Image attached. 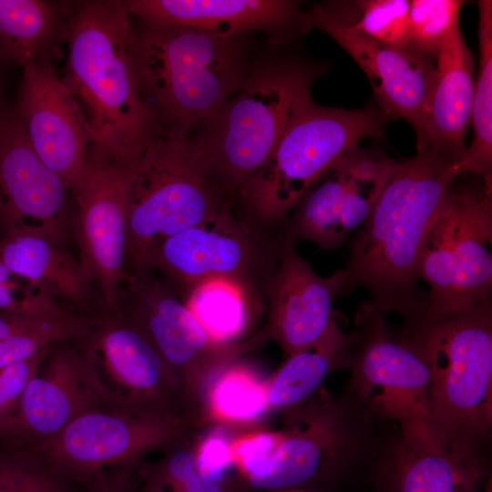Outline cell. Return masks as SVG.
Instances as JSON below:
<instances>
[{
	"label": "cell",
	"instance_id": "39",
	"mask_svg": "<svg viewBox=\"0 0 492 492\" xmlns=\"http://www.w3.org/2000/svg\"><path fill=\"white\" fill-rule=\"evenodd\" d=\"M75 492H139V488L134 471L93 486H76Z\"/></svg>",
	"mask_w": 492,
	"mask_h": 492
},
{
	"label": "cell",
	"instance_id": "29",
	"mask_svg": "<svg viewBox=\"0 0 492 492\" xmlns=\"http://www.w3.org/2000/svg\"><path fill=\"white\" fill-rule=\"evenodd\" d=\"M479 68L470 123L473 140L460 163V174L471 173L492 188V2H477Z\"/></svg>",
	"mask_w": 492,
	"mask_h": 492
},
{
	"label": "cell",
	"instance_id": "6",
	"mask_svg": "<svg viewBox=\"0 0 492 492\" xmlns=\"http://www.w3.org/2000/svg\"><path fill=\"white\" fill-rule=\"evenodd\" d=\"M282 414V440L251 491L337 492L367 482L384 440L368 403L348 389L333 396L322 385Z\"/></svg>",
	"mask_w": 492,
	"mask_h": 492
},
{
	"label": "cell",
	"instance_id": "3",
	"mask_svg": "<svg viewBox=\"0 0 492 492\" xmlns=\"http://www.w3.org/2000/svg\"><path fill=\"white\" fill-rule=\"evenodd\" d=\"M128 51L159 137L177 139H188L239 90L254 55L247 35L151 26L133 18Z\"/></svg>",
	"mask_w": 492,
	"mask_h": 492
},
{
	"label": "cell",
	"instance_id": "34",
	"mask_svg": "<svg viewBox=\"0 0 492 492\" xmlns=\"http://www.w3.org/2000/svg\"><path fill=\"white\" fill-rule=\"evenodd\" d=\"M282 440V430L266 429L242 431L231 437V458L247 492L268 468Z\"/></svg>",
	"mask_w": 492,
	"mask_h": 492
},
{
	"label": "cell",
	"instance_id": "28",
	"mask_svg": "<svg viewBox=\"0 0 492 492\" xmlns=\"http://www.w3.org/2000/svg\"><path fill=\"white\" fill-rule=\"evenodd\" d=\"M266 379L251 365L236 361L208 385L200 407L207 426L243 428L270 412Z\"/></svg>",
	"mask_w": 492,
	"mask_h": 492
},
{
	"label": "cell",
	"instance_id": "2",
	"mask_svg": "<svg viewBox=\"0 0 492 492\" xmlns=\"http://www.w3.org/2000/svg\"><path fill=\"white\" fill-rule=\"evenodd\" d=\"M123 1L82 2L66 19L63 83L88 126L87 162L130 169L159 137L139 96Z\"/></svg>",
	"mask_w": 492,
	"mask_h": 492
},
{
	"label": "cell",
	"instance_id": "17",
	"mask_svg": "<svg viewBox=\"0 0 492 492\" xmlns=\"http://www.w3.org/2000/svg\"><path fill=\"white\" fill-rule=\"evenodd\" d=\"M490 479L485 453L453 450L418 417L383 440L367 483L369 492H482Z\"/></svg>",
	"mask_w": 492,
	"mask_h": 492
},
{
	"label": "cell",
	"instance_id": "30",
	"mask_svg": "<svg viewBox=\"0 0 492 492\" xmlns=\"http://www.w3.org/2000/svg\"><path fill=\"white\" fill-rule=\"evenodd\" d=\"M200 431L174 441L158 459L142 460L136 468L139 492H236L201 471L196 456Z\"/></svg>",
	"mask_w": 492,
	"mask_h": 492
},
{
	"label": "cell",
	"instance_id": "18",
	"mask_svg": "<svg viewBox=\"0 0 492 492\" xmlns=\"http://www.w3.org/2000/svg\"><path fill=\"white\" fill-rule=\"evenodd\" d=\"M129 169L87 162L70 188L77 205L79 264L89 284L98 286L105 305L117 311L125 278Z\"/></svg>",
	"mask_w": 492,
	"mask_h": 492
},
{
	"label": "cell",
	"instance_id": "13",
	"mask_svg": "<svg viewBox=\"0 0 492 492\" xmlns=\"http://www.w3.org/2000/svg\"><path fill=\"white\" fill-rule=\"evenodd\" d=\"M77 341L92 362L110 408L200 415L186 408L164 359L146 332L126 314L118 311L95 319Z\"/></svg>",
	"mask_w": 492,
	"mask_h": 492
},
{
	"label": "cell",
	"instance_id": "8",
	"mask_svg": "<svg viewBox=\"0 0 492 492\" xmlns=\"http://www.w3.org/2000/svg\"><path fill=\"white\" fill-rule=\"evenodd\" d=\"M234 210L187 139L158 137L129 169L125 274L168 238Z\"/></svg>",
	"mask_w": 492,
	"mask_h": 492
},
{
	"label": "cell",
	"instance_id": "43",
	"mask_svg": "<svg viewBox=\"0 0 492 492\" xmlns=\"http://www.w3.org/2000/svg\"><path fill=\"white\" fill-rule=\"evenodd\" d=\"M275 492H308V491L299 490V489H285V490H277Z\"/></svg>",
	"mask_w": 492,
	"mask_h": 492
},
{
	"label": "cell",
	"instance_id": "23",
	"mask_svg": "<svg viewBox=\"0 0 492 492\" xmlns=\"http://www.w3.org/2000/svg\"><path fill=\"white\" fill-rule=\"evenodd\" d=\"M132 18L151 26L190 27L223 36L265 33L285 43L302 32L300 3L292 0H126Z\"/></svg>",
	"mask_w": 492,
	"mask_h": 492
},
{
	"label": "cell",
	"instance_id": "11",
	"mask_svg": "<svg viewBox=\"0 0 492 492\" xmlns=\"http://www.w3.org/2000/svg\"><path fill=\"white\" fill-rule=\"evenodd\" d=\"M492 188L451 183L426 236L419 279L429 286L424 315L432 322L491 302ZM415 321V320H413Z\"/></svg>",
	"mask_w": 492,
	"mask_h": 492
},
{
	"label": "cell",
	"instance_id": "5",
	"mask_svg": "<svg viewBox=\"0 0 492 492\" xmlns=\"http://www.w3.org/2000/svg\"><path fill=\"white\" fill-rule=\"evenodd\" d=\"M400 340L426 363L430 419L447 446L484 453L492 426V304L432 322L407 321Z\"/></svg>",
	"mask_w": 492,
	"mask_h": 492
},
{
	"label": "cell",
	"instance_id": "14",
	"mask_svg": "<svg viewBox=\"0 0 492 492\" xmlns=\"http://www.w3.org/2000/svg\"><path fill=\"white\" fill-rule=\"evenodd\" d=\"M398 166L379 149L357 147L292 209L285 222L288 236L324 250L339 247L367 221Z\"/></svg>",
	"mask_w": 492,
	"mask_h": 492
},
{
	"label": "cell",
	"instance_id": "36",
	"mask_svg": "<svg viewBox=\"0 0 492 492\" xmlns=\"http://www.w3.org/2000/svg\"><path fill=\"white\" fill-rule=\"evenodd\" d=\"M14 274L0 261V311L34 314L57 315L64 308L48 291L28 283L22 287L11 281Z\"/></svg>",
	"mask_w": 492,
	"mask_h": 492
},
{
	"label": "cell",
	"instance_id": "31",
	"mask_svg": "<svg viewBox=\"0 0 492 492\" xmlns=\"http://www.w3.org/2000/svg\"><path fill=\"white\" fill-rule=\"evenodd\" d=\"M184 302L205 331L223 343L244 341L256 313L238 289L220 281L200 285Z\"/></svg>",
	"mask_w": 492,
	"mask_h": 492
},
{
	"label": "cell",
	"instance_id": "24",
	"mask_svg": "<svg viewBox=\"0 0 492 492\" xmlns=\"http://www.w3.org/2000/svg\"><path fill=\"white\" fill-rule=\"evenodd\" d=\"M475 85V59L465 42L459 21L448 31L436 58L424 140L417 152L433 149L462 161L467 148L465 139Z\"/></svg>",
	"mask_w": 492,
	"mask_h": 492
},
{
	"label": "cell",
	"instance_id": "27",
	"mask_svg": "<svg viewBox=\"0 0 492 492\" xmlns=\"http://www.w3.org/2000/svg\"><path fill=\"white\" fill-rule=\"evenodd\" d=\"M64 11L44 0H0V54L25 67L53 63L65 29Z\"/></svg>",
	"mask_w": 492,
	"mask_h": 492
},
{
	"label": "cell",
	"instance_id": "37",
	"mask_svg": "<svg viewBox=\"0 0 492 492\" xmlns=\"http://www.w3.org/2000/svg\"><path fill=\"white\" fill-rule=\"evenodd\" d=\"M55 477L33 455L9 449L0 457V492H34Z\"/></svg>",
	"mask_w": 492,
	"mask_h": 492
},
{
	"label": "cell",
	"instance_id": "42",
	"mask_svg": "<svg viewBox=\"0 0 492 492\" xmlns=\"http://www.w3.org/2000/svg\"><path fill=\"white\" fill-rule=\"evenodd\" d=\"M482 492H492V487H491V479L488 481V483L486 485L485 488L483 489Z\"/></svg>",
	"mask_w": 492,
	"mask_h": 492
},
{
	"label": "cell",
	"instance_id": "9",
	"mask_svg": "<svg viewBox=\"0 0 492 492\" xmlns=\"http://www.w3.org/2000/svg\"><path fill=\"white\" fill-rule=\"evenodd\" d=\"M289 238L284 225L269 226L231 210L162 241L141 271L155 272L184 302L200 285L224 282L259 312Z\"/></svg>",
	"mask_w": 492,
	"mask_h": 492
},
{
	"label": "cell",
	"instance_id": "4",
	"mask_svg": "<svg viewBox=\"0 0 492 492\" xmlns=\"http://www.w3.org/2000/svg\"><path fill=\"white\" fill-rule=\"evenodd\" d=\"M254 53L242 86L188 138L219 189L233 202L312 98L322 67L280 50Z\"/></svg>",
	"mask_w": 492,
	"mask_h": 492
},
{
	"label": "cell",
	"instance_id": "26",
	"mask_svg": "<svg viewBox=\"0 0 492 492\" xmlns=\"http://www.w3.org/2000/svg\"><path fill=\"white\" fill-rule=\"evenodd\" d=\"M357 339V331L344 332L334 316L315 343L288 356L266 379L271 411L283 413L296 407L313 395L332 372L345 369Z\"/></svg>",
	"mask_w": 492,
	"mask_h": 492
},
{
	"label": "cell",
	"instance_id": "21",
	"mask_svg": "<svg viewBox=\"0 0 492 492\" xmlns=\"http://www.w3.org/2000/svg\"><path fill=\"white\" fill-rule=\"evenodd\" d=\"M69 193L63 179L33 149L15 109L0 107V224L5 233L31 228L62 241Z\"/></svg>",
	"mask_w": 492,
	"mask_h": 492
},
{
	"label": "cell",
	"instance_id": "32",
	"mask_svg": "<svg viewBox=\"0 0 492 492\" xmlns=\"http://www.w3.org/2000/svg\"><path fill=\"white\" fill-rule=\"evenodd\" d=\"M460 0H413L409 8L408 49L436 58L450 28L459 22Z\"/></svg>",
	"mask_w": 492,
	"mask_h": 492
},
{
	"label": "cell",
	"instance_id": "40",
	"mask_svg": "<svg viewBox=\"0 0 492 492\" xmlns=\"http://www.w3.org/2000/svg\"><path fill=\"white\" fill-rule=\"evenodd\" d=\"M47 315L14 313L0 311V343L13 334L21 332Z\"/></svg>",
	"mask_w": 492,
	"mask_h": 492
},
{
	"label": "cell",
	"instance_id": "33",
	"mask_svg": "<svg viewBox=\"0 0 492 492\" xmlns=\"http://www.w3.org/2000/svg\"><path fill=\"white\" fill-rule=\"evenodd\" d=\"M355 5L360 15L352 21L333 8L354 29L384 44L409 50L410 1L362 0L356 1Z\"/></svg>",
	"mask_w": 492,
	"mask_h": 492
},
{
	"label": "cell",
	"instance_id": "38",
	"mask_svg": "<svg viewBox=\"0 0 492 492\" xmlns=\"http://www.w3.org/2000/svg\"><path fill=\"white\" fill-rule=\"evenodd\" d=\"M51 346L26 361L0 370V432L13 415L27 382Z\"/></svg>",
	"mask_w": 492,
	"mask_h": 492
},
{
	"label": "cell",
	"instance_id": "44",
	"mask_svg": "<svg viewBox=\"0 0 492 492\" xmlns=\"http://www.w3.org/2000/svg\"><path fill=\"white\" fill-rule=\"evenodd\" d=\"M0 107H1V84H0Z\"/></svg>",
	"mask_w": 492,
	"mask_h": 492
},
{
	"label": "cell",
	"instance_id": "12",
	"mask_svg": "<svg viewBox=\"0 0 492 492\" xmlns=\"http://www.w3.org/2000/svg\"><path fill=\"white\" fill-rule=\"evenodd\" d=\"M124 281L128 298L121 313L146 332L173 374L186 408L201 415L202 399L213 378L261 345L252 336L237 343L212 338L152 271L126 274Z\"/></svg>",
	"mask_w": 492,
	"mask_h": 492
},
{
	"label": "cell",
	"instance_id": "25",
	"mask_svg": "<svg viewBox=\"0 0 492 492\" xmlns=\"http://www.w3.org/2000/svg\"><path fill=\"white\" fill-rule=\"evenodd\" d=\"M61 241L36 229H13L0 239V261L14 275L56 298L79 302L88 283L78 260L62 248Z\"/></svg>",
	"mask_w": 492,
	"mask_h": 492
},
{
	"label": "cell",
	"instance_id": "7",
	"mask_svg": "<svg viewBox=\"0 0 492 492\" xmlns=\"http://www.w3.org/2000/svg\"><path fill=\"white\" fill-rule=\"evenodd\" d=\"M390 119L378 107L345 109L310 101L241 190L237 207L261 223L284 224L298 201L360 141L384 137Z\"/></svg>",
	"mask_w": 492,
	"mask_h": 492
},
{
	"label": "cell",
	"instance_id": "16",
	"mask_svg": "<svg viewBox=\"0 0 492 492\" xmlns=\"http://www.w3.org/2000/svg\"><path fill=\"white\" fill-rule=\"evenodd\" d=\"M301 26L302 33L312 28L323 31L355 60L371 83L378 108L391 119L402 118L411 124L419 150L436 58L367 36L354 29L331 4L302 11Z\"/></svg>",
	"mask_w": 492,
	"mask_h": 492
},
{
	"label": "cell",
	"instance_id": "35",
	"mask_svg": "<svg viewBox=\"0 0 492 492\" xmlns=\"http://www.w3.org/2000/svg\"><path fill=\"white\" fill-rule=\"evenodd\" d=\"M211 430L196 441V456L201 471L210 478L231 487L236 492H247L239 477L231 455L230 428L210 425Z\"/></svg>",
	"mask_w": 492,
	"mask_h": 492
},
{
	"label": "cell",
	"instance_id": "20",
	"mask_svg": "<svg viewBox=\"0 0 492 492\" xmlns=\"http://www.w3.org/2000/svg\"><path fill=\"white\" fill-rule=\"evenodd\" d=\"M296 241H287L271 278L267 295V319L252 337L260 345L275 342L288 354L315 343L335 316L332 303L348 292L343 269L329 277L319 276L298 252Z\"/></svg>",
	"mask_w": 492,
	"mask_h": 492
},
{
	"label": "cell",
	"instance_id": "15",
	"mask_svg": "<svg viewBox=\"0 0 492 492\" xmlns=\"http://www.w3.org/2000/svg\"><path fill=\"white\" fill-rule=\"evenodd\" d=\"M65 342L53 344L43 356L0 432L9 449L26 450L51 438L79 415L109 407L89 357L77 340V345Z\"/></svg>",
	"mask_w": 492,
	"mask_h": 492
},
{
	"label": "cell",
	"instance_id": "19",
	"mask_svg": "<svg viewBox=\"0 0 492 492\" xmlns=\"http://www.w3.org/2000/svg\"><path fill=\"white\" fill-rule=\"evenodd\" d=\"M15 111L36 154L70 190L87 168L91 140L84 114L53 63L24 67Z\"/></svg>",
	"mask_w": 492,
	"mask_h": 492
},
{
	"label": "cell",
	"instance_id": "10",
	"mask_svg": "<svg viewBox=\"0 0 492 492\" xmlns=\"http://www.w3.org/2000/svg\"><path fill=\"white\" fill-rule=\"evenodd\" d=\"M206 427L190 414H141L110 407L88 410L49 439L23 452L59 479L88 487L134 472L144 457Z\"/></svg>",
	"mask_w": 492,
	"mask_h": 492
},
{
	"label": "cell",
	"instance_id": "41",
	"mask_svg": "<svg viewBox=\"0 0 492 492\" xmlns=\"http://www.w3.org/2000/svg\"><path fill=\"white\" fill-rule=\"evenodd\" d=\"M76 486L70 485L59 478H54L34 492H75Z\"/></svg>",
	"mask_w": 492,
	"mask_h": 492
},
{
	"label": "cell",
	"instance_id": "1",
	"mask_svg": "<svg viewBox=\"0 0 492 492\" xmlns=\"http://www.w3.org/2000/svg\"><path fill=\"white\" fill-rule=\"evenodd\" d=\"M461 161L427 149L399 162L367 221L350 246L343 268L348 289L366 288L386 315L420 319L427 292L420 289L422 250Z\"/></svg>",
	"mask_w": 492,
	"mask_h": 492
},
{
	"label": "cell",
	"instance_id": "22",
	"mask_svg": "<svg viewBox=\"0 0 492 492\" xmlns=\"http://www.w3.org/2000/svg\"><path fill=\"white\" fill-rule=\"evenodd\" d=\"M355 323L358 339L345 368L350 373L347 389L366 403H413L428 408L426 363L391 335L385 314L373 300L359 307Z\"/></svg>",
	"mask_w": 492,
	"mask_h": 492
}]
</instances>
